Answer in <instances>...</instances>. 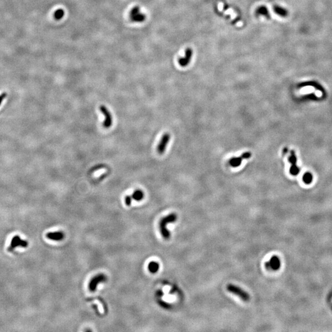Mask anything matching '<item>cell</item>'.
Segmentation results:
<instances>
[{
	"label": "cell",
	"instance_id": "6da1fadb",
	"mask_svg": "<svg viewBox=\"0 0 332 332\" xmlns=\"http://www.w3.org/2000/svg\"><path fill=\"white\" fill-rule=\"evenodd\" d=\"M177 219V216L176 213H172L166 216L163 218L159 222V230L163 236V238L166 240H168L170 238V233L167 229V225L170 223H174L176 222Z\"/></svg>",
	"mask_w": 332,
	"mask_h": 332
},
{
	"label": "cell",
	"instance_id": "7a4b0ae2",
	"mask_svg": "<svg viewBox=\"0 0 332 332\" xmlns=\"http://www.w3.org/2000/svg\"><path fill=\"white\" fill-rule=\"evenodd\" d=\"M226 289L229 292L239 297L244 301H248L250 300V297L249 294L238 286H235L234 284H228L226 287Z\"/></svg>",
	"mask_w": 332,
	"mask_h": 332
},
{
	"label": "cell",
	"instance_id": "3957f363",
	"mask_svg": "<svg viewBox=\"0 0 332 332\" xmlns=\"http://www.w3.org/2000/svg\"><path fill=\"white\" fill-rule=\"evenodd\" d=\"M288 159H289V163L291 164V167H290V174L292 175H294V176L297 175L300 172V169L297 165V158L295 151H294L293 150L291 151L290 155V156L289 157Z\"/></svg>",
	"mask_w": 332,
	"mask_h": 332
},
{
	"label": "cell",
	"instance_id": "277c9868",
	"mask_svg": "<svg viewBox=\"0 0 332 332\" xmlns=\"http://www.w3.org/2000/svg\"><path fill=\"white\" fill-rule=\"evenodd\" d=\"M99 109L100 112L103 114L104 117H105V121H104L103 124V127L106 129L110 128L113 123V118L111 113L105 105H100Z\"/></svg>",
	"mask_w": 332,
	"mask_h": 332
},
{
	"label": "cell",
	"instance_id": "5b68a950",
	"mask_svg": "<svg viewBox=\"0 0 332 332\" xmlns=\"http://www.w3.org/2000/svg\"><path fill=\"white\" fill-rule=\"evenodd\" d=\"M252 156V153L249 151L247 152H245L241 155L239 157H233L231 158L229 160V164L234 168L238 167L241 166L242 160L244 159H247L250 158Z\"/></svg>",
	"mask_w": 332,
	"mask_h": 332
},
{
	"label": "cell",
	"instance_id": "8992f818",
	"mask_svg": "<svg viewBox=\"0 0 332 332\" xmlns=\"http://www.w3.org/2000/svg\"><path fill=\"white\" fill-rule=\"evenodd\" d=\"M281 266L280 258L278 256H272L269 261L265 263V267L267 269L271 271H278Z\"/></svg>",
	"mask_w": 332,
	"mask_h": 332
},
{
	"label": "cell",
	"instance_id": "52a82bcc",
	"mask_svg": "<svg viewBox=\"0 0 332 332\" xmlns=\"http://www.w3.org/2000/svg\"><path fill=\"white\" fill-rule=\"evenodd\" d=\"M170 139V135L169 133H165L161 137L159 143L157 147V151L159 154H163L166 149L167 146Z\"/></svg>",
	"mask_w": 332,
	"mask_h": 332
},
{
	"label": "cell",
	"instance_id": "ba28073f",
	"mask_svg": "<svg viewBox=\"0 0 332 332\" xmlns=\"http://www.w3.org/2000/svg\"><path fill=\"white\" fill-rule=\"evenodd\" d=\"M106 280H107V277L103 274H99L97 275V276H94L92 279V280H91L89 284V289L90 291L91 292L96 291L98 284L100 282H105Z\"/></svg>",
	"mask_w": 332,
	"mask_h": 332
},
{
	"label": "cell",
	"instance_id": "9c48e42d",
	"mask_svg": "<svg viewBox=\"0 0 332 332\" xmlns=\"http://www.w3.org/2000/svg\"><path fill=\"white\" fill-rule=\"evenodd\" d=\"M28 245V244L27 241L21 240L19 236H14L13 239H12L11 243V246L9 247V250H12L15 247H19V246L22 247H27Z\"/></svg>",
	"mask_w": 332,
	"mask_h": 332
},
{
	"label": "cell",
	"instance_id": "30bf717a",
	"mask_svg": "<svg viewBox=\"0 0 332 332\" xmlns=\"http://www.w3.org/2000/svg\"><path fill=\"white\" fill-rule=\"evenodd\" d=\"M130 18L135 22H142L145 20V15L141 13L140 9L137 7L134 8L130 13Z\"/></svg>",
	"mask_w": 332,
	"mask_h": 332
},
{
	"label": "cell",
	"instance_id": "8fae6325",
	"mask_svg": "<svg viewBox=\"0 0 332 332\" xmlns=\"http://www.w3.org/2000/svg\"><path fill=\"white\" fill-rule=\"evenodd\" d=\"M46 236L49 239H51V240H52V241H62V239H63L64 237H65V234L63 232H61V231L50 232V233H48L47 234Z\"/></svg>",
	"mask_w": 332,
	"mask_h": 332
},
{
	"label": "cell",
	"instance_id": "7c38bea8",
	"mask_svg": "<svg viewBox=\"0 0 332 332\" xmlns=\"http://www.w3.org/2000/svg\"><path fill=\"white\" fill-rule=\"evenodd\" d=\"M191 55H192V50L191 49H186V54H185V57L184 58L179 59V60H178L179 64L181 65L182 66H186L191 60Z\"/></svg>",
	"mask_w": 332,
	"mask_h": 332
},
{
	"label": "cell",
	"instance_id": "4fadbf2b",
	"mask_svg": "<svg viewBox=\"0 0 332 332\" xmlns=\"http://www.w3.org/2000/svg\"><path fill=\"white\" fill-rule=\"evenodd\" d=\"M132 198L137 201H140L144 197V193L140 189H137L131 196Z\"/></svg>",
	"mask_w": 332,
	"mask_h": 332
},
{
	"label": "cell",
	"instance_id": "5bb4252c",
	"mask_svg": "<svg viewBox=\"0 0 332 332\" xmlns=\"http://www.w3.org/2000/svg\"><path fill=\"white\" fill-rule=\"evenodd\" d=\"M223 7H224L223 4L222 3H219V4H218V9H219V10L220 11L221 9H225V13H226V14H230L231 15V18H233H233L234 19V18H236V17H237V14L235 13V12L232 9H231V8L224 9Z\"/></svg>",
	"mask_w": 332,
	"mask_h": 332
},
{
	"label": "cell",
	"instance_id": "9a60e30c",
	"mask_svg": "<svg viewBox=\"0 0 332 332\" xmlns=\"http://www.w3.org/2000/svg\"><path fill=\"white\" fill-rule=\"evenodd\" d=\"M148 269L151 273H156L159 269V264L156 261H151L148 266Z\"/></svg>",
	"mask_w": 332,
	"mask_h": 332
},
{
	"label": "cell",
	"instance_id": "2e32d148",
	"mask_svg": "<svg viewBox=\"0 0 332 332\" xmlns=\"http://www.w3.org/2000/svg\"><path fill=\"white\" fill-rule=\"evenodd\" d=\"M257 14L258 15H263L266 16V17L268 18L270 17V15H269V12L268 11L267 8L264 7V6L260 7L257 10Z\"/></svg>",
	"mask_w": 332,
	"mask_h": 332
},
{
	"label": "cell",
	"instance_id": "e0dca14e",
	"mask_svg": "<svg viewBox=\"0 0 332 332\" xmlns=\"http://www.w3.org/2000/svg\"><path fill=\"white\" fill-rule=\"evenodd\" d=\"M303 180L306 184H310L313 180V176L310 172H306L303 177Z\"/></svg>",
	"mask_w": 332,
	"mask_h": 332
},
{
	"label": "cell",
	"instance_id": "ac0fdd59",
	"mask_svg": "<svg viewBox=\"0 0 332 332\" xmlns=\"http://www.w3.org/2000/svg\"><path fill=\"white\" fill-rule=\"evenodd\" d=\"M274 10L275 11V13H277L278 14L281 15V16H283L285 17L287 15V12L286 10V9H284L280 7L279 6H275L274 8Z\"/></svg>",
	"mask_w": 332,
	"mask_h": 332
},
{
	"label": "cell",
	"instance_id": "d6986e66",
	"mask_svg": "<svg viewBox=\"0 0 332 332\" xmlns=\"http://www.w3.org/2000/svg\"><path fill=\"white\" fill-rule=\"evenodd\" d=\"M64 15V12L62 9H59V10L57 11L55 13V18H57V19H60V18H62L63 16Z\"/></svg>",
	"mask_w": 332,
	"mask_h": 332
},
{
	"label": "cell",
	"instance_id": "ffe728a7",
	"mask_svg": "<svg viewBox=\"0 0 332 332\" xmlns=\"http://www.w3.org/2000/svg\"><path fill=\"white\" fill-rule=\"evenodd\" d=\"M132 196H127L125 197V203L127 206H130L131 205L132 203Z\"/></svg>",
	"mask_w": 332,
	"mask_h": 332
},
{
	"label": "cell",
	"instance_id": "44dd1931",
	"mask_svg": "<svg viewBox=\"0 0 332 332\" xmlns=\"http://www.w3.org/2000/svg\"><path fill=\"white\" fill-rule=\"evenodd\" d=\"M7 96L6 93H3L1 95H0V105H1V104L2 103L3 101L4 100V99L6 98Z\"/></svg>",
	"mask_w": 332,
	"mask_h": 332
}]
</instances>
